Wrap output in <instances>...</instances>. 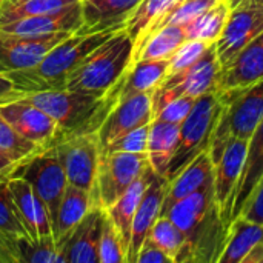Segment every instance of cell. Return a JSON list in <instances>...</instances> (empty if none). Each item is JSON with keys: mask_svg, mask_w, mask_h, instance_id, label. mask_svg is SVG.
<instances>
[{"mask_svg": "<svg viewBox=\"0 0 263 263\" xmlns=\"http://www.w3.org/2000/svg\"><path fill=\"white\" fill-rule=\"evenodd\" d=\"M119 29H106L97 32H74L59 42L39 65L29 69L5 71L15 85L28 94L63 89L69 74L105 40Z\"/></svg>", "mask_w": 263, "mask_h": 263, "instance_id": "obj_1", "label": "cell"}, {"mask_svg": "<svg viewBox=\"0 0 263 263\" xmlns=\"http://www.w3.org/2000/svg\"><path fill=\"white\" fill-rule=\"evenodd\" d=\"M26 99L55 120L60 139H63L74 134L97 133L105 117L119 102V83L106 96L83 94L63 88L32 92Z\"/></svg>", "mask_w": 263, "mask_h": 263, "instance_id": "obj_2", "label": "cell"}, {"mask_svg": "<svg viewBox=\"0 0 263 263\" xmlns=\"http://www.w3.org/2000/svg\"><path fill=\"white\" fill-rule=\"evenodd\" d=\"M134 40L123 29L97 46L68 77L65 88L83 94L106 96L133 65Z\"/></svg>", "mask_w": 263, "mask_h": 263, "instance_id": "obj_3", "label": "cell"}, {"mask_svg": "<svg viewBox=\"0 0 263 263\" xmlns=\"http://www.w3.org/2000/svg\"><path fill=\"white\" fill-rule=\"evenodd\" d=\"M223 111L216 123L210 143V156L216 165L233 139L250 140L263 119V80L240 91H216Z\"/></svg>", "mask_w": 263, "mask_h": 263, "instance_id": "obj_4", "label": "cell"}, {"mask_svg": "<svg viewBox=\"0 0 263 263\" xmlns=\"http://www.w3.org/2000/svg\"><path fill=\"white\" fill-rule=\"evenodd\" d=\"M222 111L223 103L216 91L196 99L191 112L180 123L179 143L165 173L168 182H171L200 153L210 149L213 131Z\"/></svg>", "mask_w": 263, "mask_h": 263, "instance_id": "obj_5", "label": "cell"}, {"mask_svg": "<svg viewBox=\"0 0 263 263\" xmlns=\"http://www.w3.org/2000/svg\"><path fill=\"white\" fill-rule=\"evenodd\" d=\"M148 165L146 153H100L97 176L91 191L92 203L108 210L143 174Z\"/></svg>", "mask_w": 263, "mask_h": 263, "instance_id": "obj_6", "label": "cell"}, {"mask_svg": "<svg viewBox=\"0 0 263 263\" xmlns=\"http://www.w3.org/2000/svg\"><path fill=\"white\" fill-rule=\"evenodd\" d=\"M220 72L222 66L213 43L193 66L176 74H168L163 79V82L151 94L153 108L173 97L188 96L197 99L203 94L214 92L220 79Z\"/></svg>", "mask_w": 263, "mask_h": 263, "instance_id": "obj_7", "label": "cell"}, {"mask_svg": "<svg viewBox=\"0 0 263 263\" xmlns=\"http://www.w3.org/2000/svg\"><path fill=\"white\" fill-rule=\"evenodd\" d=\"M15 176H22L31 183L34 191L46 205L54 227L60 200L68 186V179L57 157L55 148H45L32 156L29 160L18 166Z\"/></svg>", "mask_w": 263, "mask_h": 263, "instance_id": "obj_8", "label": "cell"}, {"mask_svg": "<svg viewBox=\"0 0 263 263\" xmlns=\"http://www.w3.org/2000/svg\"><path fill=\"white\" fill-rule=\"evenodd\" d=\"M263 32V3L242 2L230 9L227 25L214 42L222 69Z\"/></svg>", "mask_w": 263, "mask_h": 263, "instance_id": "obj_9", "label": "cell"}, {"mask_svg": "<svg viewBox=\"0 0 263 263\" xmlns=\"http://www.w3.org/2000/svg\"><path fill=\"white\" fill-rule=\"evenodd\" d=\"M54 148L65 170L68 183L91 193L100 160L97 133L63 137L55 143Z\"/></svg>", "mask_w": 263, "mask_h": 263, "instance_id": "obj_10", "label": "cell"}, {"mask_svg": "<svg viewBox=\"0 0 263 263\" xmlns=\"http://www.w3.org/2000/svg\"><path fill=\"white\" fill-rule=\"evenodd\" d=\"M0 116L15 129L17 134L42 148L55 146L60 139L55 120L26 97L2 103Z\"/></svg>", "mask_w": 263, "mask_h": 263, "instance_id": "obj_11", "label": "cell"}, {"mask_svg": "<svg viewBox=\"0 0 263 263\" xmlns=\"http://www.w3.org/2000/svg\"><path fill=\"white\" fill-rule=\"evenodd\" d=\"M74 32H54L43 35H20L0 32V66L3 71L34 68L63 39Z\"/></svg>", "mask_w": 263, "mask_h": 263, "instance_id": "obj_12", "label": "cell"}, {"mask_svg": "<svg viewBox=\"0 0 263 263\" xmlns=\"http://www.w3.org/2000/svg\"><path fill=\"white\" fill-rule=\"evenodd\" d=\"M153 92H140L119 100L97 129L100 151L120 136L153 122Z\"/></svg>", "mask_w": 263, "mask_h": 263, "instance_id": "obj_13", "label": "cell"}, {"mask_svg": "<svg viewBox=\"0 0 263 263\" xmlns=\"http://www.w3.org/2000/svg\"><path fill=\"white\" fill-rule=\"evenodd\" d=\"M8 186L12 194L18 217L32 242H43L54 239L52 220L49 211L31 183L22 176H11Z\"/></svg>", "mask_w": 263, "mask_h": 263, "instance_id": "obj_14", "label": "cell"}, {"mask_svg": "<svg viewBox=\"0 0 263 263\" xmlns=\"http://www.w3.org/2000/svg\"><path fill=\"white\" fill-rule=\"evenodd\" d=\"M103 217L105 210L92 203L82 222L59 248L65 263H99V243Z\"/></svg>", "mask_w": 263, "mask_h": 263, "instance_id": "obj_15", "label": "cell"}, {"mask_svg": "<svg viewBox=\"0 0 263 263\" xmlns=\"http://www.w3.org/2000/svg\"><path fill=\"white\" fill-rule=\"evenodd\" d=\"M82 5L76 2L59 11L23 17L5 25H0L3 34H20V35H43L54 32H79L82 29Z\"/></svg>", "mask_w": 263, "mask_h": 263, "instance_id": "obj_16", "label": "cell"}, {"mask_svg": "<svg viewBox=\"0 0 263 263\" xmlns=\"http://www.w3.org/2000/svg\"><path fill=\"white\" fill-rule=\"evenodd\" d=\"M168 179L165 176H160L157 173L153 174L149 185L145 190V194L137 206L134 220H133V228H131V239H129V247L126 253V263H137L139 251L148 237L154 222L160 216L162 203L168 190Z\"/></svg>", "mask_w": 263, "mask_h": 263, "instance_id": "obj_17", "label": "cell"}, {"mask_svg": "<svg viewBox=\"0 0 263 263\" xmlns=\"http://www.w3.org/2000/svg\"><path fill=\"white\" fill-rule=\"evenodd\" d=\"M263 176V119L257 125L256 131L253 133L251 139L248 140V151H247V159L243 165V171L239 177V182L236 185V190L228 202L227 208V228L230 223L237 219L247 202L250 200L256 185Z\"/></svg>", "mask_w": 263, "mask_h": 263, "instance_id": "obj_18", "label": "cell"}, {"mask_svg": "<svg viewBox=\"0 0 263 263\" xmlns=\"http://www.w3.org/2000/svg\"><path fill=\"white\" fill-rule=\"evenodd\" d=\"M247 151H248V140L233 139L228 143L219 162L214 165V200H216V205L219 208L223 223L227 219L228 202L243 171Z\"/></svg>", "mask_w": 263, "mask_h": 263, "instance_id": "obj_19", "label": "cell"}, {"mask_svg": "<svg viewBox=\"0 0 263 263\" xmlns=\"http://www.w3.org/2000/svg\"><path fill=\"white\" fill-rule=\"evenodd\" d=\"M263 80V32L222 69L216 91H240Z\"/></svg>", "mask_w": 263, "mask_h": 263, "instance_id": "obj_20", "label": "cell"}, {"mask_svg": "<svg viewBox=\"0 0 263 263\" xmlns=\"http://www.w3.org/2000/svg\"><path fill=\"white\" fill-rule=\"evenodd\" d=\"M211 183H214V163L211 160L210 151L206 149L200 153L168 183L160 216H165L168 210L179 200L203 190Z\"/></svg>", "mask_w": 263, "mask_h": 263, "instance_id": "obj_21", "label": "cell"}, {"mask_svg": "<svg viewBox=\"0 0 263 263\" xmlns=\"http://www.w3.org/2000/svg\"><path fill=\"white\" fill-rule=\"evenodd\" d=\"M142 0H80L83 25L79 32L123 29Z\"/></svg>", "mask_w": 263, "mask_h": 263, "instance_id": "obj_22", "label": "cell"}, {"mask_svg": "<svg viewBox=\"0 0 263 263\" xmlns=\"http://www.w3.org/2000/svg\"><path fill=\"white\" fill-rule=\"evenodd\" d=\"M91 206H92L91 193L68 183L65 194L60 200L54 227H52L57 250L62 247L66 237L72 233V230L82 222V219L86 216Z\"/></svg>", "mask_w": 263, "mask_h": 263, "instance_id": "obj_23", "label": "cell"}, {"mask_svg": "<svg viewBox=\"0 0 263 263\" xmlns=\"http://www.w3.org/2000/svg\"><path fill=\"white\" fill-rule=\"evenodd\" d=\"M156 171L153 170L151 163L146 166V170L143 171L142 176H139L133 185L119 197V200L111 205L106 211V214L109 216V219L114 222L116 228L119 230L122 239H123V245L125 250L128 253V247H129V239H131V228H133V220L137 211V206L145 194L146 186L151 182V177Z\"/></svg>", "mask_w": 263, "mask_h": 263, "instance_id": "obj_24", "label": "cell"}, {"mask_svg": "<svg viewBox=\"0 0 263 263\" xmlns=\"http://www.w3.org/2000/svg\"><path fill=\"white\" fill-rule=\"evenodd\" d=\"M262 242L263 223L239 216L228 227L225 245L217 263H243L245 257Z\"/></svg>", "mask_w": 263, "mask_h": 263, "instance_id": "obj_25", "label": "cell"}, {"mask_svg": "<svg viewBox=\"0 0 263 263\" xmlns=\"http://www.w3.org/2000/svg\"><path fill=\"white\" fill-rule=\"evenodd\" d=\"M168 60H137L119 82V100L140 92H153L168 76Z\"/></svg>", "mask_w": 263, "mask_h": 263, "instance_id": "obj_26", "label": "cell"}, {"mask_svg": "<svg viewBox=\"0 0 263 263\" xmlns=\"http://www.w3.org/2000/svg\"><path fill=\"white\" fill-rule=\"evenodd\" d=\"M179 134L180 125L177 123L154 119L149 125L146 154L153 170L160 176H165L168 165L176 153Z\"/></svg>", "mask_w": 263, "mask_h": 263, "instance_id": "obj_27", "label": "cell"}, {"mask_svg": "<svg viewBox=\"0 0 263 263\" xmlns=\"http://www.w3.org/2000/svg\"><path fill=\"white\" fill-rule=\"evenodd\" d=\"M185 40L183 25H165L151 32L134 49L133 63L137 60H168Z\"/></svg>", "mask_w": 263, "mask_h": 263, "instance_id": "obj_28", "label": "cell"}, {"mask_svg": "<svg viewBox=\"0 0 263 263\" xmlns=\"http://www.w3.org/2000/svg\"><path fill=\"white\" fill-rule=\"evenodd\" d=\"M230 9L231 8L228 0H219L214 6L206 9L197 18H194L188 25H183L186 40H203L208 43H214L220 37L227 25Z\"/></svg>", "mask_w": 263, "mask_h": 263, "instance_id": "obj_29", "label": "cell"}, {"mask_svg": "<svg viewBox=\"0 0 263 263\" xmlns=\"http://www.w3.org/2000/svg\"><path fill=\"white\" fill-rule=\"evenodd\" d=\"M177 2L179 0H142L137 5L125 25V31L134 40V49L148 31L160 20V17Z\"/></svg>", "mask_w": 263, "mask_h": 263, "instance_id": "obj_30", "label": "cell"}, {"mask_svg": "<svg viewBox=\"0 0 263 263\" xmlns=\"http://www.w3.org/2000/svg\"><path fill=\"white\" fill-rule=\"evenodd\" d=\"M0 237L14 248L15 254H17V243L20 240L29 239L18 217L15 203L12 200V194L8 186V179H0Z\"/></svg>", "mask_w": 263, "mask_h": 263, "instance_id": "obj_31", "label": "cell"}, {"mask_svg": "<svg viewBox=\"0 0 263 263\" xmlns=\"http://www.w3.org/2000/svg\"><path fill=\"white\" fill-rule=\"evenodd\" d=\"M148 237L157 243L173 260L177 263L180 260L185 248H186V236L185 233L166 216H159L154 222Z\"/></svg>", "mask_w": 263, "mask_h": 263, "instance_id": "obj_32", "label": "cell"}, {"mask_svg": "<svg viewBox=\"0 0 263 263\" xmlns=\"http://www.w3.org/2000/svg\"><path fill=\"white\" fill-rule=\"evenodd\" d=\"M80 0H12V2H5L0 6V25L23 18V17H31V15H39V14H46V12H54L59 11L68 5H72Z\"/></svg>", "mask_w": 263, "mask_h": 263, "instance_id": "obj_33", "label": "cell"}, {"mask_svg": "<svg viewBox=\"0 0 263 263\" xmlns=\"http://www.w3.org/2000/svg\"><path fill=\"white\" fill-rule=\"evenodd\" d=\"M219 0H179L173 8H170L162 17L160 20L148 31V34L143 37V40L154 32L156 29L165 26V25H188L190 22H193L194 18H197L200 14H203L206 9H210L211 6H214ZM142 40V42H143ZM140 42V43H142ZM139 43V45H140ZM137 45V46H139ZM136 46V48H137Z\"/></svg>", "mask_w": 263, "mask_h": 263, "instance_id": "obj_34", "label": "cell"}, {"mask_svg": "<svg viewBox=\"0 0 263 263\" xmlns=\"http://www.w3.org/2000/svg\"><path fill=\"white\" fill-rule=\"evenodd\" d=\"M42 149H45V148H42V146L23 139L20 134H17L15 129L0 116V151L6 153L14 160H17L18 163L23 165L26 160H29L32 156H35Z\"/></svg>", "mask_w": 263, "mask_h": 263, "instance_id": "obj_35", "label": "cell"}, {"mask_svg": "<svg viewBox=\"0 0 263 263\" xmlns=\"http://www.w3.org/2000/svg\"><path fill=\"white\" fill-rule=\"evenodd\" d=\"M99 263H126V250L123 245V239L106 211L99 243Z\"/></svg>", "mask_w": 263, "mask_h": 263, "instance_id": "obj_36", "label": "cell"}, {"mask_svg": "<svg viewBox=\"0 0 263 263\" xmlns=\"http://www.w3.org/2000/svg\"><path fill=\"white\" fill-rule=\"evenodd\" d=\"M17 254L20 263H65L54 239L43 242H32L31 239L20 240L17 243Z\"/></svg>", "mask_w": 263, "mask_h": 263, "instance_id": "obj_37", "label": "cell"}, {"mask_svg": "<svg viewBox=\"0 0 263 263\" xmlns=\"http://www.w3.org/2000/svg\"><path fill=\"white\" fill-rule=\"evenodd\" d=\"M211 45L213 43H208L203 40H185L177 48V51L168 59V63H170L168 74H176L193 66L206 52V49Z\"/></svg>", "mask_w": 263, "mask_h": 263, "instance_id": "obj_38", "label": "cell"}, {"mask_svg": "<svg viewBox=\"0 0 263 263\" xmlns=\"http://www.w3.org/2000/svg\"><path fill=\"white\" fill-rule=\"evenodd\" d=\"M194 102H196V99L188 97V96H179V97L168 99L153 108V117L180 125L186 119V116L191 112Z\"/></svg>", "mask_w": 263, "mask_h": 263, "instance_id": "obj_39", "label": "cell"}, {"mask_svg": "<svg viewBox=\"0 0 263 263\" xmlns=\"http://www.w3.org/2000/svg\"><path fill=\"white\" fill-rule=\"evenodd\" d=\"M151 125V123H149ZM149 125L139 126L114 142H111L105 149L100 153H133V154H142L148 149V134H149Z\"/></svg>", "mask_w": 263, "mask_h": 263, "instance_id": "obj_40", "label": "cell"}, {"mask_svg": "<svg viewBox=\"0 0 263 263\" xmlns=\"http://www.w3.org/2000/svg\"><path fill=\"white\" fill-rule=\"evenodd\" d=\"M240 216L251 222L263 223V176L259 180V183L256 185V188Z\"/></svg>", "mask_w": 263, "mask_h": 263, "instance_id": "obj_41", "label": "cell"}, {"mask_svg": "<svg viewBox=\"0 0 263 263\" xmlns=\"http://www.w3.org/2000/svg\"><path fill=\"white\" fill-rule=\"evenodd\" d=\"M137 263H174V260L157 243L146 237L139 251Z\"/></svg>", "mask_w": 263, "mask_h": 263, "instance_id": "obj_42", "label": "cell"}, {"mask_svg": "<svg viewBox=\"0 0 263 263\" xmlns=\"http://www.w3.org/2000/svg\"><path fill=\"white\" fill-rule=\"evenodd\" d=\"M22 97H26V92L22 91L5 71H0V105Z\"/></svg>", "mask_w": 263, "mask_h": 263, "instance_id": "obj_43", "label": "cell"}, {"mask_svg": "<svg viewBox=\"0 0 263 263\" xmlns=\"http://www.w3.org/2000/svg\"><path fill=\"white\" fill-rule=\"evenodd\" d=\"M20 165L22 163L14 160L11 156L0 151V179H9L11 176H14Z\"/></svg>", "mask_w": 263, "mask_h": 263, "instance_id": "obj_44", "label": "cell"}, {"mask_svg": "<svg viewBox=\"0 0 263 263\" xmlns=\"http://www.w3.org/2000/svg\"><path fill=\"white\" fill-rule=\"evenodd\" d=\"M0 263H18L14 248L0 237Z\"/></svg>", "mask_w": 263, "mask_h": 263, "instance_id": "obj_45", "label": "cell"}, {"mask_svg": "<svg viewBox=\"0 0 263 263\" xmlns=\"http://www.w3.org/2000/svg\"><path fill=\"white\" fill-rule=\"evenodd\" d=\"M242 2H259V3H263V0H228L230 8H233V6H236V5H239Z\"/></svg>", "mask_w": 263, "mask_h": 263, "instance_id": "obj_46", "label": "cell"}, {"mask_svg": "<svg viewBox=\"0 0 263 263\" xmlns=\"http://www.w3.org/2000/svg\"><path fill=\"white\" fill-rule=\"evenodd\" d=\"M3 3H5V0H0V6H2Z\"/></svg>", "mask_w": 263, "mask_h": 263, "instance_id": "obj_47", "label": "cell"}, {"mask_svg": "<svg viewBox=\"0 0 263 263\" xmlns=\"http://www.w3.org/2000/svg\"><path fill=\"white\" fill-rule=\"evenodd\" d=\"M0 71H3V68H2V66H0Z\"/></svg>", "mask_w": 263, "mask_h": 263, "instance_id": "obj_48", "label": "cell"}, {"mask_svg": "<svg viewBox=\"0 0 263 263\" xmlns=\"http://www.w3.org/2000/svg\"><path fill=\"white\" fill-rule=\"evenodd\" d=\"M5 2H12V0H5Z\"/></svg>", "mask_w": 263, "mask_h": 263, "instance_id": "obj_49", "label": "cell"}]
</instances>
